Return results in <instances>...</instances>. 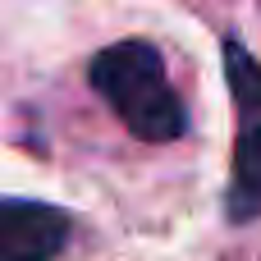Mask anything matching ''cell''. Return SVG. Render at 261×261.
<instances>
[{
    "instance_id": "1",
    "label": "cell",
    "mask_w": 261,
    "mask_h": 261,
    "mask_svg": "<svg viewBox=\"0 0 261 261\" xmlns=\"http://www.w3.org/2000/svg\"><path fill=\"white\" fill-rule=\"evenodd\" d=\"M92 87L115 106L124 128L142 142H174L188 128L184 101L174 96L156 46L138 37L115 41L92 60Z\"/></svg>"
},
{
    "instance_id": "2",
    "label": "cell",
    "mask_w": 261,
    "mask_h": 261,
    "mask_svg": "<svg viewBox=\"0 0 261 261\" xmlns=\"http://www.w3.org/2000/svg\"><path fill=\"white\" fill-rule=\"evenodd\" d=\"M225 69H229V92H234V110H239L229 216L252 220V216H261V64L239 41H229L225 46Z\"/></svg>"
},
{
    "instance_id": "3",
    "label": "cell",
    "mask_w": 261,
    "mask_h": 261,
    "mask_svg": "<svg viewBox=\"0 0 261 261\" xmlns=\"http://www.w3.org/2000/svg\"><path fill=\"white\" fill-rule=\"evenodd\" d=\"M69 239V220L41 202L0 197V261H50Z\"/></svg>"
}]
</instances>
